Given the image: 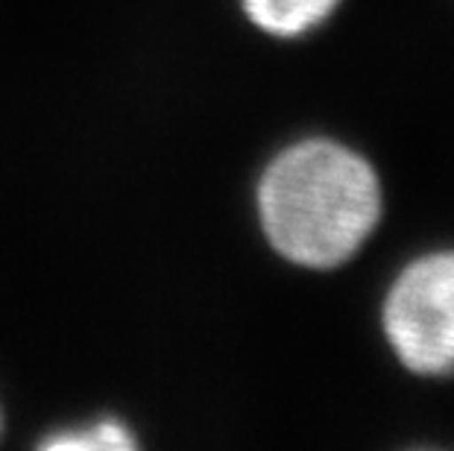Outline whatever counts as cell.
Masks as SVG:
<instances>
[{
  "instance_id": "3",
  "label": "cell",
  "mask_w": 454,
  "mask_h": 451,
  "mask_svg": "<svg viewBox=\"0 0 454 451\" xmlns=\"http://www.w3.org/2000/svg\"><path fill=\"white\" fill-rule=\"evenodd\" d=\"M240 4L258 30L278 38H296L325 24L343 0H240Z\"/></svg>"
},
{
  "instance_id": "4",
  "label": "cell",
  "mask_w": 454,
  "mask_h": 451,
  "mask_svg": "<svg viewBox=\"0 0 454 451\" xmlns=\"http://www.w3.org/2000/svg\"><path fill=\"white\" fill-rule=\"evenodd\" d=\"M135 437L129 434L121 422H98V425L89 428H76L59 434L53 439H47L44 448L53 451H106V448H132Z\"/></svg>"
},
{
  "instance_id": "1",
  "label": "cell",
  "mask_w": 454,
  "mask_h": 451,
  "mask_svg": "<svg viewBox=\"0 0 454 451\" xmlns=\"http://www.w3.org/2000/svg\"><path fill=\"white\" fill-rule=\"evenodd\" d=\"M384 214V188L357 150L332 138L291 144L258 182V217L287 261L332 270L361 253Z\"/></svg>"
},
{
  "instance_id": "2",
  "label": "cell",
  "mask_w": 454,
  "mask_h": 451,
  "mask_svg": "<svg viewBox=\"0 0 454 451\" xmlns=\"http://www.w3.org/2000/svg\"><path fill=\"white\" fill-rule=\"evenodd\" d=\"M381 331L395 361L413 376H451L454 249H434L402 267L384 296Z\"/></svg>"
}]
</instances>
